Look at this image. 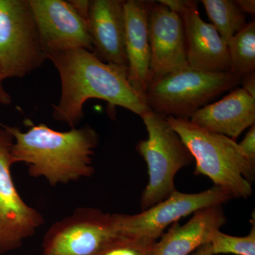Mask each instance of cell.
I'll list each match as a JSON object with an SVG mask.
<instances>
[{
    "label": "cell",
    "instance_id": "6da1fadb",
    "mask_svg": "<svg viewBox=\"0 0 255 255\" xmlns=\"http://www.w3.org/2000/svg\"><path fill=\"white\" fill-rule=\"evenodd\" d=\"M58 70L61 96L53 105V117L73 128L85 117L83 107L90 99L108 102L141 117L150 110L145 97L128 81L127 69L105 63L85 49L55 53L48 57Z\"/></svg>",
    "mask_w": 255,
    "mask_h": 255
},
{
    "label": "cell",
    "instance_id": "7a4b0ae2",
    "mask_svg": "<svg viewBox=\"0 0 255 255\" xmlns=\"http://www.w3.org/2000/svg\"><path fill=\"white\" fill-rule=\"evenodd\" d=\"M1 125L14 137L13 161L26 164L31 177L44 178L55 186L95 173L94 150L99 136L90 126L60 132L40 124L23 132L17 127Z\"/></svg>",
    "mask_w": 255,
    "mask_h": 255
},
{
    "label": "cell",
    "instance_id": "3957f363",
    "mask_svg": "<svg viewBox=\"0 0 255 255\" xmlns=\"http://www.w3.org/2000/svg\"><path fill=\"white\" fill-rule=\"evenodd\" d=\"M191 152L196 167L194 174L206 176L233 198H247L253 193L255 164L248 159L236 140L208 131L188 119L165 117Z\"/></svg>",
    "mask_w": 255,
    "mask_h": 255
},
{
    "label": "cell",
    "instance_id": "277c9868",
    "mask_svg": "<svg viewBox=\"0 0 255 255\" xmlns=\"http://www.w3.org/2000/svg\"><path fill=\"white\" fill-rule=\"evenodd\" d=\"M240 83L241 79L230 72L208 73L188 66L151 80L145 99L150 110L164 118L189 119Z\"/></svg>",
    "mask_w": 255,
    "mask_h": 255
},
{
    "label": "cell",
    "instance_id": "5b68a950",
    "mask_svg": "<svg viewBox=\"0 0 255 255\" xmlns=\"http://www.w3.org/2000/svg\"><path fill=\"white\" fill-rule=\"evenodd\" d=\"M140 117L148 132L147 140H140L136 145L137 152L147 163L149 176L140 199L142 211L165 200L177 191L176 174L192 163L194 157L164 117L150 110Z\"/></svg>",
    "mask_w": 255,
    "mask_h": 255
},
{
    "label": "cell",
    "instance_id": "8992f818",
    "mask_svg": "<svg viewBox=\"0 0 255 255\" xmlns=\"http://www.w3.org/2000/svg\"><path fill=\"white\" fill-rule=\"evenodd\" d=\"M46 60L28 0H0V70L4 78H23Z\"/></svg>",
    "mask_w": 255,
    "mask_h": 255
},
{
    "label": "cell",
    "instance_id": "52a82bcc",
    "mask_svg": "<svg viewBox=\"0 0 255 255\" xmlns=\"http://www.w3.org/2000/svg\"><path fill=\"white\" fill-rule=\"evenodd\" d=\"M119 235L116 214L78 208L47 231L43 255H95Z\"/></svg>",
    "mask_w": 255,
    "mask_h": 255
},
{
    "label": "cell",
    "instance_id": "ba28073f",
    "mask_svg": "<svg viewBox=\"0 0 255 255\" xmlns=\"http://www.w3.org/2000/svg\"><path fill=\"white\" fill-rule=\"evenodd\" d=\"M0 127V254L18 249L44 223L39 211L28 206L15 187L11 174L14 137Z\"/></svg>",
    "mask_w": 255,
    "mask_h": 255
},
{
    "label": "cell",
    "instance_id": "9c48e42d",
    "mask_svg": "<svg viewBox=\"0 0 255 255\" xmlns=\"http://www.w3.org/2000/svg\"><path fill=\"white\" fill-rule=\"evenodd\" d=\"M232 199L231 194L215 186L196 194H186L177 190L165 200L140 214H116L119 233L157 241L169 225L199 210L222 205Z\"/></svg>",
    "mask_w": 255,
    "mask_h": 255
},
{
    "label": "cell",
    "instance_id": "30bf717a",
    "mask_svg": "<svg viewBox=\"0 0 255 255\" xmlns=\"http://www.w3.org/2000/svg\"><path fill=\"white\" fill-rule=\"evenodd\" d=\"M42 46L48 57L70 50L93 52L88 25L69 1L28 0Z\"/></svg>",
    "mask_w": 255,
    "mask_h": 255
},
{
    "label": "cell",
    "instance_id": "8fae6325",
    "mask_svg": "<svg viewBox=\"0 0 255 255\" xmlns=\"http://www.w3.org/2000/svg\"><path fill=\"white\" fill-rule=\"evenodd\" d=\"M179 15L184 26L189 66L208 73L230 71L227 43L211 23L203 21L198 1L192 0H159Z\"/></svg>",
    "mask_w": 255,
    "mask_h": 255
},
{
    "label": "cell",
    "instance_id": "7c38bea8",
    "mask_svg": "<svg viewBox=\"0 0 255 255\" xmlns=\"http://www.w3.org/2000/svg\"><path fill=\"white\" fill-rule=\"evenodd\" d=\"M151 80L189 66L182 18L159 1H147Z\"/></svg>",
    "mask_w": 255,
    "mask_h": 255
},
{
    "label": "cell",
    "instance_id": "4fadbf2b",
    "mask_svg": "<svg viewBox=\"0 0 255 255\" xmlns=\"http://www.w3.org/2000/svg\"><path fill=\"white\" fill-rule=\"evenodd\" d=\"M124 2L122 0L90 1L87 25L94 53L102 61L128 71Z\"/></svg>",
    "mask_w": 255,
    "mask_h": 255
},
{
    "label": "cell",
    "instance_id": "5bb4252c",
    "mask_svg": "<svg viewBox=\"0 0 255 255\" xmlns=\"http://www.w3.org/2000/svg\"><path fill=\"white\" fill-rule=\"evenodd\" d=\"M124 11L128 81L137 93L145 97L151 81L147 1H125Z\"/></svg>",
    "mask_w": 255,
    "mask_h": 255
},
{
    "label": "cell",
    "instance_id": "9a60e30c",
    "mask_svg": "<svg viewBox=\"0 0 255 255\" xmlns=\"http://www.w3.org/2000/svg\"><path fill=\"white\" fill-rule=\"evenodd\" d=\"M189 120L208 131L235 140L255 124V99L244 89H235L221 100L196 111Z\"/></svg>",
    "mask_w": 255,
    "mask_h": 255
},
{
    "label": "cell",
    "instance_id": "2e32d148",
    "mask_svg": "<svg viewBox=\"0 0 255 255\" xmlns=\"http://www.w3.org/2000/svg\"><path fill=\"white\" fill-rule=\"evenodd\" d=\"M226 222L222 205L199 210L183 226L173 223L159 241L156 242L153 255H190L210 243L213 233Z\"/></svg>",
    "mask_w": 255,
    "mask_h": 255
},
{
    "label": "cell",
    "instance_id": "e0dca14e",
    "mask_svg": "<svg viewBox=\"0 0 255 255\" xmlns=\"http://www.w3.org/2000/svg\"><path fill=\"white\" fill-rule=\"evenodd\" d=\"M230 73L243 79L255 73V21L247 23L227 43Z\"/></svg>",
    "mask_w": 255,
    "mask_h": 255
},
{
    "label": "cell",
    "instance_id": "ac0fdd59",
    "mask_svg": "<svg viewBox=\"0 0 255 255\" xmlns=\"http://www.w3.org/2000/svg\"><path fill=\"white\" fill-rule=\"evenodd\" d=\"M209 19L223 41L228 42L246 26V16L232 0H202Z\"/></svg>",
    "mask_w": 255,
    "mask_h": 255
},
{
    "label": "cell",
    "instance_id": "d6986e66",
    "mask_svg": "<svg viewBox=\"0 0 255 255\" xmlns=\"http://www.w3.org/2000/svg\"><path fill=\"white\" fill-rule=\"evenodd\" d=\"M251 232L244 237L230 236L216 230L211 236L210 244L214 255H255V214L251 219Z\"/></svg>",
    "mask_w": 255,
    "mask_h": 255
},
{
    "label": "cell",
    "instance_id": "ffe728a7",
    "mask_svg": "<svg viewBox=\"0 0 255 255\" xmlns=\"http://www.w3.org/2000/svg\"><path fill=\"white\" fill-rule=\"evenodd\" d=\"M156 242L120 234L95 255H153Z\"/></svg>",
    "mask_w": 255,
    "mask_h": 255
},
{
    "label": "cell",
    "instance_id": "44dd1931",
    "mask_svg": "<svg viewBox=\"0 0 255 255\" xmlns=\"http://www.w3.org/2000/svg\"><path fill=\"white\" fill-rule=\"evenodd\" d=\"M248 159L255 164V126H252L246 136L238 144Z\"/></svg>",
    "mask_w": 255,
    "mask_h": 255
},
{
    "label": "cell",
    "instance_id": "7402d4cb",
    "mask_svg": "<svg viewBox=\"0 0 255 255\" xmlns=\"http://www.w3.org/2000/svg\"><path fill=\"white\" fill-rule=\"evenodd\" d=\"M68 1L73 6L75 11L87 22L90 1H88V0H87V1L86 0H73V1Z\"/></svg>",
    "mask_w": 255,
    "mask_h": 255
},
{
    "label": "cell",
    "instance_id": "603a6c76",
    "mask_svg": "<svg viewBox=\"0 0 255 255\" xmlns=\"http://www.w3.org/2000/svg\"><path fill=\"white\" fill-rule=\"evenodd\" d=\"M241 84L243 85L242 88L244 89L252 97L255 99V73L244 77L242 79Z\"/></svg>",
    "mask_w": 255,
    "mask_h": 255
},
{
    "label": "cell",
    "instance_id": "cb8c5ba5",
    "mask_svg": "<svg viewBox=\"0 0 255 255\" xmlns=\"http://www.w3.org/2000/svg\"><path fill=\"white\" fill-rule=\"evenodd\" d=\"M235 1L244 14L245 13L251 15L255 14V0H237Z\"/></svg>",
    "mask_w": 255,
    "mask_h": 255
},
{
    "label": "cell",
    "instance_id": "d4e9b609",
    "mask_svg": "<svg viewBox=\"0 0 255 255\" xmlns=\"http://www.w3.org/2000/svg\"><path fill=\"white\" fill-rule=\"evenodd\" d=\"M4 80V77H3L1 70H0V105H8L11 103V98L9 93L5 90L4 85H3Z\"/></svg>",
    "mask_w": 255,
    "mask_h": 255
},
{
    "label": "cell",
    "instance_id": "484cf974",
    "mask_svg": "<svg viewBox=\"0 0 255 255\" xmlns=\"http://www.w3.org/2000/svg\"><path fill=\"white\" fill-rule=\"evenodd\" d=\"M190 255H214L213 253L212 248L210 243L204 245V246L198 248L196 251L191 253Z\"/></svg>",
    "mask_w": 255,
    "mask_h": 255
}]
</instances>
